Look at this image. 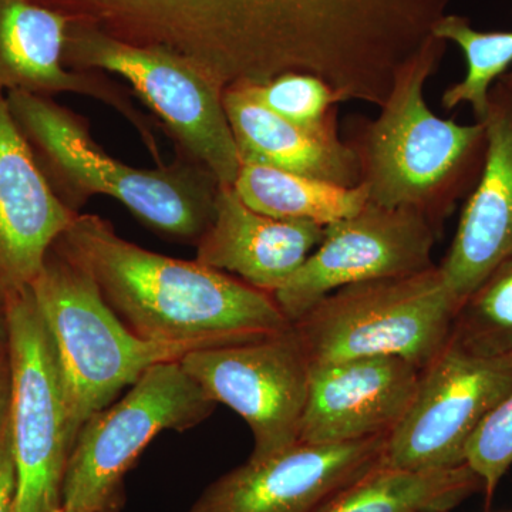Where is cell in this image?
I'll list each match as a JSON object with an SVG mask.
<instances>
[{"label":"cell","mask_w":512,"mask_h":512,"mask_svg":"<svg viewBox=\"0 0 512 512\" xmlns=\"http://www.w3.org/2000/svg\"><path fill=\"white\" fill-rule=\"evenodd\" d=\"M382 0H53L128 45L187 60L222 89L309 73L328 83L365 47Z\"/></svg>","instance_id":"6da1fadb"},{"label":"cell","mask_w":512,"mask_h":512,"mask_svg":"<svg viewBox=\"0 0 512 512\" xmlns=\"http://www.w3.org/2000/svg\"><path fill=\"white\" fill-rule=\"evenodd\" d=\"M55 245L92 276L107 305L148 342L195 350L292 326L271 293L198 261L138 247L99 215L77 214Z\"/></svg>","instance_id":"7a4b0ae2"},{"label":"cell","mask_w":512,"mask_h":512,"mask_svg":"<svg viewBox=\"0 0 512 512\" xmlns=\"http://www.w3.org/2000/svg\"><path fill=\"white\" fill-rule=\"evenodd\" d=\"M446 49V42L433 37L397 74L379 116L352 121L345 140L356 154L369 202L419 212L439 232L476 187L487 150L483 123L443 119L424 97Z\"/></svg>","instance_id":"3957f363"},{"label":"cell","mask_w":512,"mask_h":512,"mask_svg":"<svg viewBox=\"0 0 512 512\" xmlns=\"http://www.w3.org/2000/svg\"><path fill=\"white\" fill-rule=\"evenodd\" d=\"M10 114L60 201L76 214L94 195L121 202L158 234L197 244L210 227L220 184L183 158L153 170L110 157L89 124L52 97L6 93Z\"/></svg>","instance_id":"277c9868"},{"label":"cell","mask_w":512,"mask_h":512,"mask_svg":"<svg viewBox=\"0 0 512 512\" xmlns=\"http://www.w3.org/2000/svg\"><path fill=\"white\" fill-rule=\"evenodd\" d=\"M30 291L55 345L73 446L86 421L151 366L194 350L137 336L107 305L92 276L56 245Z\"/></svg>","instance_id":"5b68a950"},{"label":"cell","mask_w":512,"mask_h":512,"mask_svg":"<svg viewBox=\"0 0 512 512\" xmlns=\"http://www.w3.org/2000/svg\"><path fill=\"white\" fill-rule=\"evenodd\" d=\"M458 302L439 265L345 286L292 323L309 365L392 356L424 367L451 339Z\"/></svg>","instance_id":"8992f818"},{"label":"cell","mask_w":512,"mask_h":512,"mask_svg":"<svg viewBox=\"0 0 512 512\" xmlns=\"http://www.w3.org/2000/svg\"><path fill=\"white\" fill-rule=\"evenodd\" d=\"M215 407L180 360L151 366L123 399L93 414L79 431L64 474L63 511L121 510L124 476L144 448L165 430L198 426Z\"/></svg>","instance_id":"52a82bcc"},{"label":"cell","mask_w":512,"mask_h":512,"mask_svg":"<svg viewBox=\"0 0 512 512\" xmlns=\"http://www.w3.org/2000/svg\"><path fill=\"white\" fill-rule=\"evenodd\" d=\"M64 63L74 70L116 74L156 113L184 157L234 185L241 171L224 89L187 60L164 50L128 45L89 26L70 22Z\"/></svg>","instance_id":"ba28073f"},{"label":"cell","mask_w":512,"mask_h":512,"mask_svg":"<svg viewBox=\"0 0 512 512\" xmlns=\"http://www.w3.org/2000/svg\"><path fill=\"white\" fill-rule=\"evenodd\" d=\"M8 313L15 512H63L73 439L55 345L30 288L9 299Z\"/></svg>","instance_id":"9c48e42d"},{"label":"cell","mask_w":512,"mask_h":512,"mask_svg":"<svg viewBox=\"0 0 512 512\" xmlns=\"http://www.w3.org/2000/svg\"><path fill=\"white\" fill-rule=\"evenodd\" d=\"M180 362L215 403L248 424L254 436L248 460H266L299 443L311 365L293 326L265 338L191 350Z\"/></svg>","instance_id":"30bf717a"},{"label":"cell","mask_w":512,"mask_h":512,"mask_svg":"<svg viewBox=\"0 0 512 512\" xmlns=\"http://www.w3.org/2000/svg\"><path fill=\"white\" fill-rule=\"evenodd\" d=\"M512 390V366L456 343L420 373L413 402L387 437L384 466L441 470L466 464L468 443Z\"/></svg>","instance_id":"8fae6325"},{"label":"cell","mask_w":512,"mask_h":512,"mask_svg":"<svg viewBox=\"0 0 512 512\" xmlns=\"http://www.w3.org/2000/svg\"><path fill=\"white\" fill-rule=\"evenodd\" d=\"M439 237L437 228L419 212L367 202L353 217L326 225L318 247L272 296L286 319L296 322L345 286L433 268Z\"/></svg>","instance_id":"7c38bea8"},{"label":"cell","mask_w":512,"mask_h":512,"mask_svg":"<svg viewBox=\"0 0 512 512\" xmlns=\"http://www.w3.org/2000/svg\"><path fill=\"white\" fill-rule=\"evenodd\" d=\"M387 437L296 443L266 460H248L208 485L190 512H322L383 463Z\"/></svg>","instance_id":"4fadbf2b"},{"label":"cell","mask_w":512,"mask_h":512,"mask_svg":"<svg viewBox=\"0 0 512 512\" xmlns=\"http://www.w3.org/2000/svg\"><path fill=\"white\" fill-rule=\"evenodd\" d=\"M70 19L35 0H0V90L53 97H93L136 128L148 153L163 165L153 121L134 106L119 83L90 70L67 69L64 46Z\"/></svg>","instance_id":"5bb4252c"},{"label":"cell","mask_w":512,"mask_h":512,"mask_svg":"<svg viewBox=\"0 0 512 512\" xmlns=\"http://www.w3.org/2000/svg\"><path fill=\"white\" fill-rule=\"evenodd\" d=\"M420 373L419 367L392 356L311 365L299 443L389 436L413 402Z\"/></svg>","instance_id":"9a60e30c"},{"label":"cell","mask_w":512,"mask_h":512,"mask_svg":"<svg viewBox=\"0 0 512 512\" xmlns=\"http://www.w3.org/2000/svg\"><path fill=\"white\" fill-rule=\"evenodd\" d=\"M481 123L487 134L483 170L439 265L458 306L512 256V72L494 84Z\"/></svg>","instance_id":"2e32d148"},{"label":"cell","mask_w":512,"mask_h":512,"mask_svg":"<svg viewBox=\"0 0 512 512\" xmlns=\"http://www.w3.org/2000/svg\"><path fill=\"white\" fill-rule=\"evenodd\" d=\"M76 217L47 183L0 90V299L32 286Z\"/></svg>","instance_id":"e0dca14e"},{"label":"cell","mask_w":512,"mask_h":512,"mask_svg":"<svg viewBox=\"0 0 512 512\" xmlns=\"http://www.w3.org/2000/svg\"><path fill=\"white\" fill-rule=\"evenodd\" d=\"M323 232L315 222L279 220L252 210L232 185H220L195 261L274 295L305 264Z\"/></svg>","instance_id":"ac0fdd59"},{"label":"cell","mask_w":512,"mask_h":512,"mask_svg":"<svg viewBox=\"0 0 512 512\" xmlns=\"http://www.w3.org/2000/svg\"><path fill=\"white\" fill-rule=\"evenodd\" d=\"M224 107L242 163L356 187L360 168L356 154L340 138L338 127L308 130L276 116L241 86L224 90Z\"/></svg>","instance_id":"d6986e66"},{"label":"cell","mask_w":512,"mask_h":512,"mask_svg":"<svg viewBox=\"0 0 512 512\" xmlns=\"http://www.w3.org/2000/svg\"><path fill=\"white\" fill-rule=\"evenodd\" d=\"M484 490L468 464L404 470L380 464L342 491L322 512H450Z\"/></svg>","instance_id":"ffe728a7"},{"label":"cell","mask_w":512,"mask_h":512,"mask_svg":"<svg viewBox=\"0 0 512 512\" xmlns=\"http://www.w3.org/2000/svg\"><path fill=\"white\" fill-rule=\"evenodd\" d=\"M232 187L252 210L279 220L311 221L322 227L353 217L369 202L365 184L342 187L251 163H242Z\"/></svg>","instance_id":"44dd1931"},{"label":"cell","mask_w":512,"mask_h":512,"mask_svg":"<svg viewBox=\"0 0 512 512\" xmlns=\"http://www.w3.org/2000/svg\"><path fill=\"white\" fill-rule=\"evenodd\" d=\"M433 36L446 43H456L467 62L466 76L447 87L441 96V106L450 111L468 104L476 121L481 123L487 116L491 89L512 64V30L481 32L464 16L447 13L434 26Z\"/></svg>","instance_id":"7402d4cb"},{"label":"cell","mask_w":512,"mask_h":512,"mask_svg":"<svg viewBox=\"0 0 512 512\" xmlns=\"http://www.w3.org/2000/svg\"><path fill=\"white\" fill-rule=\"evenodd\" d=\"M450 340L471 355L512 366V256L458 306Z\"/></svg>","instance_id":"603a6c76"},{"label":"cell","mask_w":512,"mask_h":512,"mask_svg":"<svg viewBox=\"0 0 512 512\" xmlns=\"http://www.w3.org/2000/svg\"><path fill=\"white\" fill-rule=\"evenodd\" d=\"M241 87L276 116L308 130L338 127L336 106L345 103L325 80L309 73L279 74L269 82Z\"/></svg>","instance_id":"cb8c5ba5"},{"label":"cell","mask_w":512,"mask_h":512,"mask_svg":"<svg viewBox=\"0 0 512 512\" xmlns=\"http://www.w3.org/2000/svg\"><path fill=\"white\" fill-rule=\"evenodd\" d=\"M466 463L483 481L485 503L490 505L512 466V390L478 427L468 443Z\"/></svg>","instance_id":"d4e9b609"},{"label":"cell","mask_w":512,"mask_h":512,"mask_svg":"<svg viewBox=\"0 0 512 512\" xmlns=\"http://www.w3.org/2000/svg\"><path fill=\"white\" fill-rule=\"evenodd\" d=\"M16 488L18 480L9 426L5 436L0 440V512H15Z\"/></svg>","instance_id":"484cf974"},{"label":"cell","mask_w":512,"mask_h":512,"mask_svg":"<svg viewBox=\"0 0 512 512\" xmlns=\"http://www.w3.org/2000/svg\"><path fill=\"white\" fill-rule=\"evenodd\" d=\"M13 380L10 359L5 365H0V440L5 436L10 426L12 414Z\"/></svg>","instance_id":"4316f807"},{"label":"cell","mask_w":512,"mask_h":512,"mask_svg":"<svg viewBox=\"0 0 512 512\" xmlns=\"http://www.w3.org/2000/svg\"><path fill=\"white\" fill-rule=\"evenodd\" d=\"M10 357V326L8 302L0 299V365L9 362Z\"/></svg>","instance_id":"83f0119b"},{"label":"cell","mask_w":512,"mask_h":512,"mask_svg":"<svg viewBox=\"0 0 512 512\" xmlns=\"http://www.w3.org/2000/svg\"><path fill=\"white\" fill-rule=\"evenodd\" d=\"M93 512H120V510H104V511H93Z\"/></svg>","instance_id":"f1b7e54d"}]
</instances>
